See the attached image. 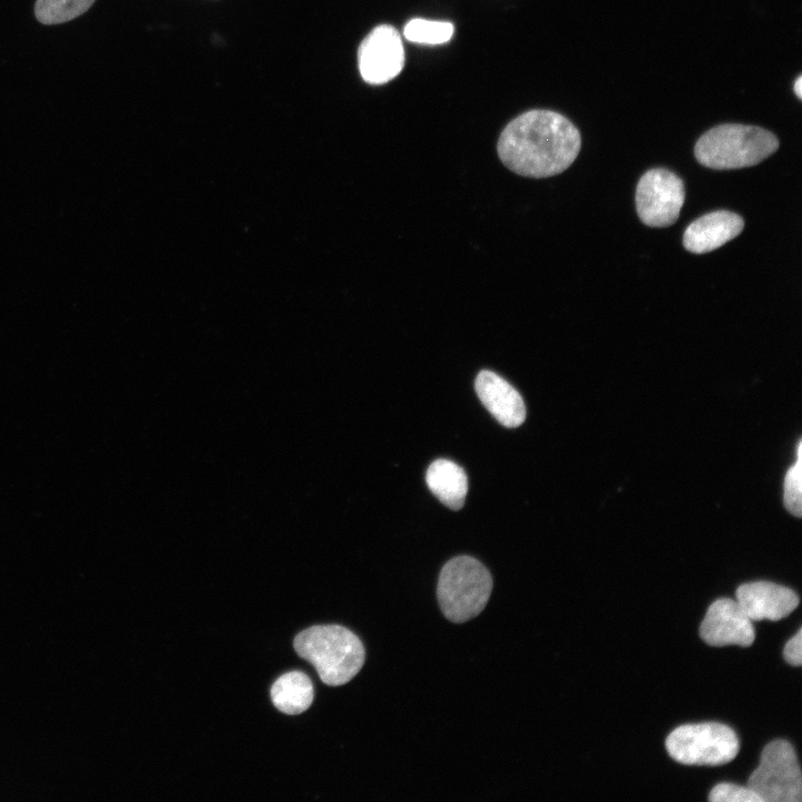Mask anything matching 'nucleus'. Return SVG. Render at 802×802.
Segmentation results:
<instances>
[{"instance_id":"nucleus-1","label":"nucleus","mask_w":802,"mask_h":802,"mask_svg":"<svg viewBox=\"0 0 802 802\" xmlns=\"http://www.w3.org/2000/svg\"><path fill=\"white\" fill-rule=\"evenodd\" d=\"M581 146L580 133L565 116L532 109L512 119L501 131L497 153L511 172L546 178L566 170Z\"/></svg>"},{"instance_id":"nucleus-2","label":"nucleus","mask_w":802,"mask_h":802,"mask_svg":"<svg viewBox=\"0 0 802 802\" xmlns=\"http://www.w3.org/2000/svg\"><path fill=\"white\" fill-rule=\"evenodd\" d=\"M294 648L315 667L321 681L331 686L351 681L365 658L360 638L340 625H317L304 629L295 636Z\"/></svg>"},{"instance_id":"nucleus-3","label":"nucleus","mask_w":802,"mask_h":802,"mask_svg":"<svg viewBox=\"0 0 802 802\" xmlns=\"http://www.w3.org/2000/svg\"><path fill=\"white\" fill-rule=\"evenodd\" d=\"M777 148V138L764 128L724 124L713 127L698 138L694 155L705 167L737 169L757 165Z\"/></svg>"},{"instance_id":"nucleus-4","label":"nucleus","mask_w":802,"mask_h":802,"mask_svg":"<svg viewBox=\"0 0 802 802\" xmlns=\"http://www.w3.org/2000/svg\"><path fill=\"white\" fill-rule=\"evenodd\" d=\"M491 590L489 570L473 557L458 556L442 567L437 595L443 615L463 623L482 612Z\"/></svg>"},{"instance_id":"nucleus-5","label":"nucleus","mask_w":802,"mask_h":802,"mask_svg":"<svg viewBox=\"0 0 802 802\" xmlns=\"http://www.w3.org/2000/svg\"><path fill=\"white\" fill-rule=\"evenodd\" d=\"M665 745L668 754L685 765L726 764L740 750L734 730L717 722L681 725L669 733Z\"/></svg>"},{"instance_id":"nucleus-6","label":"nucleus","mask_w":802,"mask_h":802,"mask_svg":"<svg viewBox=\"0 0 802 802\" xmlns=\"http://www.w3.org/2000/svg\"><path fill=\"white\" fill-rule=\"evenodd\" d=\"M747 786L762 802H801V769L790 742L774 740L765 745L759 766L749 777Z\"/></svg>"},{"instance_id":"nucleus-7","label":"nucleus","mask_w":802,"mask_h":802,"mask_svg":"<svg viewBox=\"0 0 802 802\" xmlns=\"http://www.w3.org/2000/svg\"><path fill=\"white\" fill-rule=\"evenodd\" d=\"M684 200L683 180L665 168L647 170L636 186L637 214L640 221L651 227H666L674 224Z\"/></svg>"},{"instance_id":"nucleus-8","label":"nucleus","mask_w":802,"mask_h":802,"mask_svg":"<svg viewBox=\"0 0 802 802\" xmlns=\"http://www.w3.org/2000/svg\"><path fill=\"white\" fill-rule=\"evenodd\" d=\"M363 80L382 85L395 78L404 66V49L399 31L390 25L375 27L361 42L358 51Z\"/></svg>"},{"instance_id":"nucleus-9","label":"nucleus","mask_w":802,"mask_h":802,"mask_svg":"<svg viewBox=\"0 0 802 802\" xmlns=\"http://www.w3.org/2000/svg\"><path fill=\"white\" fill-rule=\"evenodd\" d=\"M701 638L711 646H751L755 638L752 620L736 600L720 598L711 604L700 626Z\"/></svg>"},{"instance_id":"nucleus-10","label":"nucleus","mask_w":802,"mask_h":802,"mask_svg":"<svg viewBox=\"0 0 802 802\" xmlns=\"http://www.w3.org/2000/svg\"><path fill=\"white\" fill-rule=\"evenodd\" d=\"M736 602L753 620H780L790 615L799 605L794 590L771 581H753L736 589Z\"/></svg>"},{"instance_id":"nucleus-11","label":"nucleus","mask_w":802,"mask_h":802,"mask_svg":"<svg viewBox=\"0 0 802 802\" xmlns=\"http://www.w3.org/2000/svg\"><path fill=\"white\" fill-rule=\"evenodd\" d=\"M476 392L486 409L502 426L515 428L526 418V408L519 392L505 379L482 370L475 381Z\"/></svg>"},{"instance_id":"nucleus-12","label":"nucleus","mask_w":802,"mask_h":802,"mask_svg":"<svg viewBox=\"0 0 802 802\" xmlns=\"http://www.w3.org/2000/svg\"><path fill=\"white\" fill-rule=\"evenodd\" d=\"M743 227V218L733 212H711L687 226L683 245L695 254L708 253L740 235Z\"/></svg>"},{"instance_id":"nucleus-13","label":"nucleus","mask_w":802,"mask_h":802,"mask_svg":"<svg viewBox=\"0 0 802 802\" xmlns=\"http://www.w3.org/2000/svg\"><path fill=\"white\" fill-rule=\"evenodd\" d=\"M426 481L431 492L447 507L459 510L468 491V479L464 470L457 463L438 459L426 473Z\"/></svg>"},{"instance_id":"nucleus-14","label":"nucleus","mask_w":802,"mask_h":802,"mask_svg":"<svg viewBox=\"0 0 802 802\" xmlns=\"http://www.w3.org/2000/svg\"><path fill=\"white\" fill-rule=\"evenodd\" d=\"M314 698L310 677L300 671L280 676L271 687V700L281 712L290 715L306 711Z\"/></svg>"},{"instance_id":"nucleus-15","label":"nucleus","mask_w":802,"mask_h":802,"mask_svg":"<svg viewBox=\"0 0 802 802\" xmlns=\"http://www.w3.org/2000/svg\"><path fill=\"white\" fill-rule=\"evenodd\" d=\"M95 0H37L36 18L45 25H58L86 12Z\"/></svg>"},{"instance_id":"nucleus-16","label":"nucleus","mask_w":802,"mask_h":802,"mask_svg":"<svg viewBox=\"0 0 802 802\" xmlns=\"http://www.w3.org/2000/svg\"><path fill=\"white\" fill-rule=\"evenodd\" d=\"M404 37L412 42L440 45L448 42L453 35V25L447 21H433L415 18L404 29Z\"/></svg>"},{"instance_id":"nucleus-17","label":"nucleus","mask_w":802,"mask_h":802,"mask_svg":"<svg viewBox=\"0 0 802 802\" xmlns=\"http://www.w3.org/2000/svg\"><path fill=\"white\" fill-rule=\"evenodd\" d=\"M801 448L802 444L799 442L798 459L784 478V505L786 510L795 517H800L802 510Z\"/></svg>"},{"instance_id":"nucleus-18","label":"nucleus","mask_w":802,"mask_h":802,"mask_svg":"<svg viewBox=\"0 0 802 802\" xmlns=\"http://www.w3.org/2000/svg\"><path fill=\"white\" fill-rule=\"evenodd\" d=\"M711 802H762L761 798L749 786L734 783H718L710 794Z\"/></svg>"},{"instance_id":"nucleus-19","label":"nucleus","mask_w":802,"mask_h":802,"mask_svg":"<svg viewBox=\"0 0 802 802\" xmlns=\"http://www.w3.org/2000/svg\"><path fill=\"white\" fill-rule=\"evenodd\" d=\"M784 659L793 665L800 666L802 664V629L799 628L798 633L790 638L783 651Z\"/></svg>"},{"instance_id":"nucleus-20","label":"nucleus","mask_w":802,"mask_h":802,"mask_svg":"<svg viewBox=\"0 0 802 802\" xmlns=\"http://www.w3.org/2000/svg\"><path fill=\"white\" fill-rule=\"evenodd\" d=\"M793 89L799 99L802 98V77L799 76L793 85Z\"/></svg>"}]
</instances>
